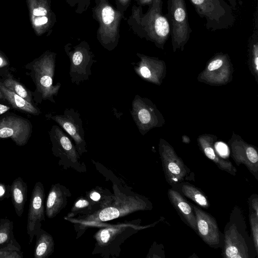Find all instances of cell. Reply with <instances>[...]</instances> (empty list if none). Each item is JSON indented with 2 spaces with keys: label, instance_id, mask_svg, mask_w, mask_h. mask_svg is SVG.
I'll return each instance as SVG.
<instances>
[{
  "label": "cell",
  "instance_id": "1",
  "mask_svg": "<svg viewBox=\"0 0 258 258\" xmlns=\"http://www.w3.org/2000/svg\"><path fill=\"white\" fill-rule=\"evenodd\" d=\"M222 256L224 258H255V250L242 210L236 206L232 210L224 229Z\"/></svg>",
  "mask_w": 258,
  "mask_h": 258
},
{
  "label": "cell",
  "instance_id": "2",
  "mask_svg": "<svg viewBox=\"0 0 258 258\" xmlns=\"http://www.w3.org/2000/svg\"><path fill=\"white\" fill-rule=\"evenodd\" d=\"M197 13L206 21V28L213 31L228 29L235 23L232 7L224 0H189Z\"/></svg>",
  "mask_w": 258,
  "mask_h": 258
},
{
  "label": "cell",
  "instance_id": "3",
  "mask_svg": "<svg viewBox=\"0 0 258 258\" xmlns=\"http://www.w3.org/2000/svg\"><path fill=\"white\" fill-rule=\"evenodd\" d=\"M162 0H153L147 13L138 19L141 35L160 45L170 35L168 20L162 11Z\"/></svg>",
  "mask_w": 258,
  "mask_h": 258
},
{
  "label": "cell",
  "instance_id": "4",
  "mask_svg": "<svg viewBox=\"0 0 258 258\" xmlns=\"http://www.w3.org/2000/svg\"><path fill=\"white\" fill-rule=\"evenodd\" d=\"M152 205L139 197H124L116 200L111 205L106 206L83 220L81 223L89 225L121 217L133 212L151 209Z\"/></svg>",
  "mask_w": 258,
  "mask_h": 258
},
{
  "label": "cell",
  "instance_id": "5",
  "mask_svg": "<svg viewBox=\"0 0 258 258\" xmlns=\"http://www.w3.org/2000/svg\"><path fill=\"white\" fill-rule=\"evenodd\" d=\"M165 16L169 24L173 46L181 47L189 39L192 32L185 0H167Z\"/></svg>",
  "mask_w": 258,
  "mask_h": 258
},
{
  "label": "cell",
  "instance_id": "6",
  "mask_svg": "<svg viewBox=\"0 0 258 258\" xmlns=\"http://www.w3.org/2000/svg\"><path fill=\"white\" fill-rule=\"evenodd\" d=\"M65 51L70 59L69 75L72 83L79 85L89 80L92 75L91 67L96 60L88 44L82 42L73 47L67 45Z\"/></svg>",
  "mask_w": 258,
  "mask_h": 258
},
{
  "label": "cell",
  "instance_id": "7",
  "mask_svg": "<svg viewBox=\"0 0 258 258\" xmlns=\"http://www.w3.org/2000/svg\"><path fill=\"white\" fill-rule=\"evenodd\" d=\"M96 16L99 22V40L106 49L110 50L117 44V33L120 14L107 3L98 6Z\"/></svg>",
  "mask_w": 258,
  "mask_h": 258
},
{
  "label": "cell",
  "instance_id": "8",
  "mask_svg": "<svg viewBox=\"0 0 258 258\" xmlns=\"http://www.w3.org/2000/svg\"><path fill=\"white\" fill-rule=\"evenodd\" d=\"M37 86L43 99L54 102L53 96H56L60 87L59 83L53 85L55 69V56L50 54L44 56L33 65Z\"/></svg>",
  "mask_w": 258,
  "mask_h": 258
},
{
  "label": "cell",
  "instance_id": "9",
  "mask_svg": "<svg viewBox=\"0 0 258 258\" xmlns=\"http://www.w3.org/2000/svg\"><path fill=\"white\" fill-rule=\"evenodd\" d=\"M48 116L58 123L74 140L80 156L87 152L83 122L78 111L73 108H67L62 114H50Z\"/></svg>",
  "mask_w": 258,
  "mask_h": 258
},
{
  "label": "cell",
  "instance_id": "10",
  "mask_svg": "<svg viewBox=\"0 0 258 258\" xmlns=\"http://www.w3.org/2000/svg\"><path fill=\"white\" fill-rule=\"evenodd\" d=\"M191 205L196 218L197 234L210 247L222 248L224 234L220 232L215 218L199 206Z\"/></svg>",
  "mask_w": 258,
  "mask_h": 258
},
{
  "label": "cell",
  "instance_id": "11",
  "mask_svg": "<svg viewBox=\"0 0 258 258\" xmlns=\"http://www.w3.org/2000/svg\"><path fill=\"white\" fill-rule=\"evenodd\" d=\"M162 166L167 182L171 186L194 179V173L173 150L164 148L161 152Z\"/></svg>",
  "mask_w": 258,
  "mask_h": 258
},
{
  "label": "cell",
  "instance_id": "12",
  "mask_svg": "<svg viewBox=\"0 0 258 258\" xmlns=\"http://www.w3.org/2000/svg\"><path fill=\"white\" fill-rule=\"evenodd\" d=\"M50 138L53 145V154L60 158L59 161L62 165L67 163V165L74 168L77 167V169L81 166L79 162L80 155L75 145L60 126H52Z\"/></svg>",
  "mask_w": 258,
  "mask_h": 258
},
{
  "label": "cell",
  "instance_id": "13",
  "mask_svg": "<svg viewBox=\"0 0 258 258\" xmlns=\"http://www.w3.org/2000/svg\"><path fill=\"white\" fill-rule=\"evenodd\" d=\"M45 192L43 184L37 182L32 190L27 216V232L29 243L32 242L41 229V222L45 221L44 216Z\"/></svg>",
  "mask_w": 258,
  "mask_h": 258
},
{
  "label": "cell",
  "instance_id": "14",
  "mask_svg": "<svg viewBox=\"0 0 258 258\" xmlns=\"http://www.w3.org/2000/svg\"><path fill=\"white\" fill-rule=\"evenodd\" d=\"M30 126L27 120L9 116L0 119V138H10L19 146L27 143L30 136Z\"/></svg>",
  "mask_w": 258,
  "mask_h": 258
},
{
  "label": "cell",
  "instance_id": "15",
  "mask_svg": "<svg viewBox=\"0 0 258 258\" xmlns=\"http://www.w3.org/2000/svg\"><path fill=\"white\" fill-rule=\"evenodd\" d=\"M167 195L170 203L182 220L197 233L196 218L191 204L172 188L168 189Z\"/></svg>",
  "mask_w": 258,
  "mask_h": 258
},
{
  "label": "cell",
  "instance_id": "16",
  "mask_svg": "<svg viewBox=\"0 0 258 258\" xmlns=\"http://www.w3.org/2000/svg\"><path fill=\"white\" fill-rule=\"evenodd\" d=\"M68 190L59 183L53 184L48 194L45 214L48 218L54 217L67 203Z\"/></svg>",
  "mask_w": 258,
  "mask_h": 258
},
{
  "label": "cell",
  "instance_id": "17",
  "mask_svg": "<svg viewBox=\"0 0 258 258\" xmlns=\"http://www.w3.org/2000/svg\"><path fill=\"white\" fill-rule=\"evenodd\" d=\"M28 186L21 177L16 178L11 185V198L16 214L21 217L27 200Z\"/></svg>",
  "mask_w": 258,
  "mask_h": 258
},
{
  "label": "cell",
  "instance_id": "18",
  "mask_svg": "<svg viewBox=\"0 0 258 258\" xmlns=\"http://www.w3.org/2000/svg\"><path fill=\"white\" fill-rule=\"evenodd\" d=\"M172 188L176 190L184 197L193 201L200 207L208 209L210 206L207 197L202 190L187 181L179 183Z\"/></svg>",
  "mask_w": 258,
  "mask_h": 258
},
{
  "label": "cell",
  "instance_id": "19",
  "mask_svg": "<svg viewBox=\"0 0 258 258\" xmlns=\"http://www.w3.org/2000/svg\"><path fill=\"white\" fill-rule=\"evenodd\" d=\"M36 240L34 251L35 258H46L54 251V242L52 236L41 229L35 236Z\"/></svg>",
  "mask_w": 258,
  "mask_h": 258
},
{
  "label": "cell",
  "instance_id": "20",
  "mask_svg": "<svg viewBox=\"0 0 258 258\" xmlns=\"http://www.w3.org/2000/svg\"><path fill=\"white\" fill-rule=\"evenodd\" d=\"M0 90L14 107L31 114H38L40 113L31 103L6 88L2 83H0Z\"/></svg>",
  "mask_w": 258,
  "mask_h": 258
},
{
  "label": "cell",
  "instance_id": "21",
  "mask_svg": "<svg viewBox=\"0 0 258 258\" xmlns=\"http://www.w3.org/2000/svg\"><path fill=\"white\" fill-rule=\"evenodd\" d=\"M128 226L122 224L102 229L96 233L95 238L100 245L108 244L114 239L117 235L124 231Z\"/></svg>",
  "mask_w": 258,
  "mask_h": 258
},
{
  "label": "cell",
  "instance_id": "22",
  "mask_svg": "<svg viewBox=\"0 0 258 258\" xmlns=\"http://www.w3.org/2000/svg\"><path fill=\"white\" fill-rule=\"evenodd\" d=\"M21 247L15 238L8 243L0 245V258H23Z\"/></svg>",
  "mask_w": 258,
  "mask_h": 258
},
{
  "label": "cell",
  "instance_id": "23",
  "mask_svg": "<svg viewBox=\"0 0 258 258\" xmlns=\"http://www.w3.org/2000/svg\"><path fill=\"white\" fill-rule=\"evenodd\" d=\"M13 222L7 218L0 220V245L8 243L15 238Z\"/></svg>",
  "mask_w": 258,
  "mask_h": 258
},
{
  "label": "cell",
  "instance_id": "24",
  "mask_svg": "<svg viewBox=\"0 0 258 258\" xmlns=\"http://www.w3.org/2000/svg\"><path fill=\"white\" fill-rule=\"evenodd\" d=\"M3 84L6 88L31 103V99L29 95L20 83L12 79H8L4 81Z\"/></svg>",
  "mask_w": 258,
  "mask_h": 258
},
{
  "label": "cell",
  "instance_id": "25",
  "mask_svg": "<svg viewBox=\"0 0 258 258\" xmlns=\"http://www.w3.org/2000/svg\"><path fill=\"white\" fill-rule=\"evenodd\" d=\"M249 221L252 238L256 252L258 253V216L249 208Z\"/></svg>",
  "mask_w": 258,
  "mask_h": 258
},
{
  "label": "cell",
  "instance_id": "26",
  "mask_svg": "<svg viewBox=\"0 0 258 258\" xmlns=\"http://www.w3.org/2000/svg\"><path fill=\"white\" fill-rule=\"evenodd\" d=\"M91 206L90 201L86 198H80L74 204L72 208L71 214L73 216L78 213L83 212V210H85L86 208H89Z\"/></svg>",
  "mask_w": 258,
  "mask_h": 258
},
{
  "label": "cell",
  "instance_id": "27",
  "mask_svg": "<svg viewBox=\"0 0 258 258\" xmlns=\"http://www.w3.org/2000/svg\"><path fill=\"white\" fill-rule=\"evenodd\" d=\"M11 198V185L0 182V201Z\"/></svg>",
  "mask_w": 258,
  "mask_h": 258
},
{
  "label": "cell",
  "instance_id": "28",
  "mask_svg": "<svg viewBox=\"0 0 258 258\" xmlns=\"http://www.w3.org/2000/svg\"><path fill=\"white\" fill-rule=\"evenodd\" d=\"M249 208L258 216V197L256 194L252 195L248 199Z\"/></svg>",
  "mask_w": 258,
  "mask_h": 258
},
{
  "label": "cell",
  "instance_id": "29",
  "mask_svg": "<svg viewBox=\"0 0 258 258\" xmlns=\"http://www.w3.org/2000/svg\"><path fill=\"white\" fill-rule=\"evenodd\" d=\"M215 148L218 153L223 158H225L224 157L228 154L227 146L223 143H217Z\"/></svg>",
  "mask_w": 258,
  "mask_h": 258
},
{
  "label": "cell",
  "instance_id": "30",
  "mask_svg": "<svg viewBox=\"0 0 258 258\" xmlns=\"http://www.w3.org/2000/svg\"><path fill=\"white\" fill-rule=\"evenodd\" d=\"M223 64V60L218 58L212 61L208 66V70L210 71L219 69Z\"/></svg>",
  "mask_w": 258,
  "mask_h": 258
},
{
  "label": "cell",
  "instance_id": "31",
  "mask_svg": "<svg viewBox=\"0 0 258 258\" xmlns=\"http://www.w3.org/2000/svg\"><path fill=\"white\" fill-rule=\"evenodd\" d=\"M33 14L35 16H44L47 14L46 10L42 7H40L38 8H36L33 10Z\"/></svg>",
  "mask_w": 258,
  "mask_h": 258
},
{
  "label": "cell",
  "instance_id": "32",
  "mask_svg": "<svg viewBox=\"0 0 258 258\" xmlns=\"http://www.w3.org/2000/svg\"><path fill=\"white\" fill-rule=\"evenodd\" d=\"M89 198L93 202H99L101 196L100 194L96 191H93L89 194Z\"/></svg>",
  "mask_w": 258,
  "mask_h": 258
},
{
  "label": "cell",
  "instance_id": "33",
  "mask_svg": "<svg viewBox=\"0 0 258 258\" xmlns=\"http://www.w3.org/2000/svg\"><path fill=\"white\" fill-rule=\"evenodd\" d=\"M47 21V18L46 17L43 16L41 18H37L35 21V24L37 26L42 25L46 24Z\"/></svg>",
  "mask_w": 258,
  "mask_h": 258
},
{
  "label": "cell",
  "instance_id": "34",
  "mask_svg": "<svg viewBox=\"0 0 258 258\" xmlns=\"http://www.w3.org/2000/svg\"><path fill=\"white\" fill-rule=\"evenodd\" d=\"M140 4L142 5H148L150 6L153 2V0H138Z\"/></svg>",
  "mask_w": 258,
  "mask_h": 258
},
{
  "label": "cell",
  "instance_id": "35",
  "mask_svg": "<svg viewBox=\"0 0 258 258\" xmlns=\"http://www.w3.org/2000/svg\"><path fill=\"white\" fill-rule=\"evenodd\" d=\"M229 3L233 10H236L237 8V3L236 0H227Z\"/></svg>",
  "mask_w": 258,
  "mask_h": 258
},
{
  "label": "cell",
  "instance_id": "36",
  "mask_svg": "<svg viewBox=\"0 0 258 258\" xmlns=\"http://www.w3.org/2000/svg\"><path fill=\"white\" fill-rule=\"evenodd\" d=\"M10 109L9 107L7 106L0 104V114L4 113Z\"/></svg>",
  "mask_w": 258,
  "mask_h": 258
},
{
  "label": "cell",
  "instance_id": "37",
  "mask_svg": "<svg viewBox=\"0 0 258 258\" xmlns=\"http://www.w3.org/2000/svg\"><path fill=\"white\" fill-rule=\"evenodd\" d=\"M254 63H255V68H256V70H258V58H257V56H256L254 58Z\"/></svg>",
  "mask_w": 258,
  "mask_h": 258
},
{
  "label": "cell",
  "instance_id": "38",
  "mask_svg": "<svg viewBox=\"0 0 258 258\" xmlns=\"http://www.w3.org/2000/svg\"><path fill=\"white\" fill-rule=\"evenodd\" d=\"M3 64H4V60L2 59V58H1L0 57V67L3 66L4 65Z\"/></svg>",
  "mask_w": 258,
  "mask_h": 258
},
{
  "label": "cell",
  "instance_id": "39",
  "mask_svg": "<svg viewBox=\"0 0 258 258\" xmlns=\"http://www.w3.org/2000/svg\"><path fill=\"white\" fill-rule=\"evenodd\" d=\"M119 1V0H118ZM128 0H119V2H122V3H127Z\"/></svg>",
  "mask_w": 258,
  "mask_h": 258
}]
</instances>
